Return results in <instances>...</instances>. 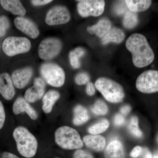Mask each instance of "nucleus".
I'll return each instance as SVG.
<instances>
[{
    "mask_svg": "<svg viewBox=\"0 0 158 158\" xmlns=\"http://www.w3.org/2000/svg\"><path fill=\"white\" fill-rule=\"evenodd\" d=\"M157 141H158V138H157Z\"/></svg>",
    "mask_w": 158,
    "mask_h": 158,
    "instance_id": "79ce46f5",
    "label": "nucleus"
},
{
    "mask_svg": "<svg viewBox=\"0 0 158 158\" xmlns=\"http://www.w3.org/2000/svg\"><path fill=\"white\" fill-rule=\"evenodd\" d=\"M52 1V0H33L31 1V3L34 6H41L48 4Z\"/></svg>",
    "mask_w": 158,
    "mask_h": 158,
    "instance_id": "e433bc0d",
    "label": "nucleus"
},
{
    "mask_svg": "<svg viewBox=\"0 0 158 158\" xmlns=\"http://www.w3.org/2000/svg\"><path fill=\"white\" fill-rule=\"evenodd\" d=\"M13 113L15 115L25 112L29 115L30 118L35 120L38 118L37 112L29 104L25 99L23 98H18L14 102L12 108Z\"/></svg>",
    "mask_w": 158,
    "mask_h": 158,
    "instance_id": "2eb2a0df",
    "label": "nucleus"
},
{
    "mask_svg": "<svg viewBox=\"0 0 158 158\" xmlns=\"http://www.w3.org/2000/svg\"><path fill=\"white\" fill-rule=\"evenodd\" d=\"M131 108L129 105H125L120 109V112L122 115H127L131 112Z\"/></svg>",
    "mask_w": 158,
    "mask_h": 158,
    "instance_id": "4c0bfd02",
    "label": "nucleus"
},
{
    "mask_svg": "<svg viewBox=\"0 0 158 158\" xmlns=\"http://www.w3.org/2000/svg\"><path fill=\"white\" fill-rule=\"evenodd\" d=\"M110 126V123L106 119H102L91 126L88 128V132L90 135H99L104 132Z\"/></svg>",
    "mask_w": 158,
    "mask_h": 158,
    "instance_id": "b1692460",
    "label": "nucleus"
},
{
    "mask_svg": "<svg viewBox=\"0 0 158 158\" xmlns=\"http://www.w3.org/2000/svg\"><path fill=\"white\" fill-rule=\"evenodd\" d=\"M73 158H94L92 154L83 150H77L73 154Z\"/></svg>",
    "mask_w": 158,
    "mask_h": 158,
    "instance_id": "2f4dec72",
    "label": "nucleus"
},
{
    "mask_svg": "<svg viewBox=\"0 0 158 158\" xmlns=\"http://www.w3.org/2000/svg\"><path fill=\"white\" fill-rule=\"evenodd\" d=\"M0 94L7 100H11L15 94L12 79L6 73L0 74Z\"/></svg>",
    "mask_w": 158,
    "mask_h": 158,
    "instance_id": "ddd939ff",
    "label": "nucleus"
},
{
    "mask_svg": "<svg viewBox=\"0 0 158 158\" xmlns=\"http://www.w3.org/2000/svg\"><path fill=\"white\" fill-rule=\"evenodd\" d=\"M85 51L82 48H77L71 51L69 53V61L71 65L73 68L78 69L81 66L80 59L84 56Z\"/></svg>",
    "mask_w": 158,
    "mask_h": 158,
    "instance_id": "393cba45",
    "label": "nucleus"
},
{
    "mask_svg": "<svg viewBox=\"0 0 158 158\" xmlns=\"http://www.w3.org/2000/svg\"><path fill=\"white\" fill-rule=\"evenodd\" d=\"M138 15L136 12L127 10L125 13L123 19V24L126 28L132 29L138 24Z\"/></svg>",
    "mask_w": 158,
    "mask_h": 158,
    "instance_id": "a878e982",
    "label": "nucleus"
},
{
    "mask_svg": "<svg viewBox=\"0 0 158 158\" xmlns=\"http://www.w3.org/2000/svg\"><path fill=\"white\" fill-rule=\"evenodd\" d=\"M45 83L41 78H36L33 87L29 88L25 94V99L27 102L33 103L40 99L44 94Z\"/></svg>",
    "mask_w": 158,
    "mask_h": 158,
    "instance_id": "f8f14e48",
    "label": "nucleus"
},
{
    "mask_svg": "<svg viewBox=\"0 0 158 158\" xmlns=\"http://www.w3.org/2000/svg\"><path fill=\"white\" fill-rule=\"evenodd\" d=\"M31 47V42L26 37H9L3 42L2 49L7 56L11 57L27 52Z\"/></svg>",
    "mask_w": 158,
    "mask_h": 158,
    "instance_id": "39448f33",
    "label": "nucleus"
},
{
    "mask_svg": "<svg viewBox=\"0 0 158 158\" xmlns=\"http://www.w3.org/2000/svg\"><path fill=\"white\" fill-rule=\"evenodd\" d=\"M127 48L131 53L133 62L138 68L146 67L155 59L153 51L144 35L138 33L132 34L126 42Z\"/></svg>",
    "mask_w": 158,
    "mask_h": 158,
    "instance_id": "f257e3e1",
    "label": "nucleus"
},
{
    "mask_svg": "<svg viewBox=\"0 0 158 158\" xmlns=\"http://www.w3.org/2000/svg\"><path fill=\"white\" fill-rule=\"evenodd\" d=\"M125 2L128 9L136 13L146 11L152 3V1L149 0H127Z\"/></svg>",
    "mask_w": 158,
    "mask_h": 158,
    "instance_id": "5701e85b",
    "label": "nucleus"
},
{
    "mask_svg": "<svg viewBox=\"0 0 158 158\" xmlns=\"http://www.w3.org/2000/svg\"><path fill=\"white\" fill-rule=\"evenodd\" d=\"M70 13L66 7L56 6L48 11L45 22L48 25H58L68 23L70 20Z\"/></svg>",
    "mask_w": 158,
    "mask_h": 158,
    "instance_id": "9d476101",
    "label": "nucleus"
},
{
    "mask_svg": "<svg viewBox=\"0 0 158 158\" xmlns=\"http://www.w3.org/2000/svg\"><path fill=\"white\" fill-rule=\"evenodd\" d=\"M13 137L18 151L23 156L31 158L35 155L38 146L37 140L26 128L22 126L16 127L13 131Z\"/></svg>",
    "mask_w": 158,
    "mask_h": 158,
    "instance_id": "f03ea898",
    "label": "nucleus"
},
{
    "mask_svg": "<svg viewBox=\"0 0 158 158\" xmlns=\"http://www.w3.org/2000/svg\"><path fill=\"white\" fill-rule=\"evenodd\" d=\"M73 123L76 126L81 125L90 118L88 110L81 105H77L73 109Z\"/></svg>",
    "mask_w": 158,
    "mask_h": 158,
    "instance_id": "4be33fe9",
    "label": "nucleus"
},
{
    "mask_svg": "<svg viewBox=\"0 0 158 158\" xmlns=\"http://www.w3.org/2000/svg\"><path fill=\"white\" fill-rule=\"evenodd\" d=\"M105 158H125V153L123 144L118 140L111 141L105 148Z\"/></svg>",
    "mask_w": 158,
    "mask_h": 158,
    "instance_id": "dca6fc26",
    "label": "nucleus"
},
{
    "mask_svg": "<svg viewBox=\"0 0 158 158\" xmlns=\"http://www.w3.org/2000/svg\"><path fill=\"white\" fill-rule=\"evenodd\" d=\"M6 120V113L4 106L0 101V130L3 127Z\"/></svg>",
    "mask_w": 158,
    "mask_h": 158,
    "instance_id": "72a5a7b5",
    "label": "nucleus"
},
{
    "mask_svg": "<svg viewBox=\"0 0 158 158\" xmlns=\"http://www.w3.org/2000/svg\"><path fill=\"white\" fill-rule=\"evenodd\" d=\"M153 158H158V155H155L153 157Z\"/></svg>",
    "mask_w": 158,
    "mask_h": 158,
    "instance_id": "a19ab883",
    "label": "nucleus"
},
{
    "mask_svg": "<svg viewBox=\"0 0 158 158\" xmlns=\"http://www.w3.org/2000/svg\"><path fill=\"white\" fill-rule=\"evenodd\" d=\"M78 2L77 11L82 17H87L90 16L97 17L101 15L104 11V1L83 0Z\"/></svg>",
    "mask_w": 158,
    "mask_h": 158,
    "instance_id": "6e6552de",
    "label": "nucleus"
},
{
    "mask_svg": "<svg viewBox=\"0 0 158 158\" xmlns=\"http://www.w3.org/2000/svg\"><path fill=\"white\" fill-rule=\"evenodd\" d=\"M143 151V148L140 146H136L132 149L130 153V156L133 158H138Z\"/></svg>",
    "mask_w": 158,
    "mask_h": 158,
    "instance_id": "f704fd0d",
    "label": "nucleus"
},
{
    "mask_svg": "<svg viewBox=\"0 0 158 158\" xmlns=\"http://www.w3.org/2000/svg\"><path fill=\"white\" fill-rule=\"evenodd\" d=\"M136 87L142 93L151 94L158 92V71L148 70L138 77Z\"/></svg>",
    "mask_w": 158,
    "mask_h": 158,
    "instance_id": "0eeeda50",
    "label": "nucleus"
},
{
    "mask_svg": "<svg viewBox=\"0 0 158 158\" xmlns=\"http://www.w3.org/2000/svg\"><path fill=\"white\" fill-rule=\"evenodd\" d=\"M86 93L89 96H92L95 93V85L91 82H89L87 84L86 87Z\"/></svg>",
    "mask_w": 158,
    "mask_h": 158,
    "instance_id": "c9c22d12",
    "label": "nucleus"
},
{
    "mask_svg": "<svg viewBox=\"0 0 158 158\" xmlns=\"http://www.w3.org/2000/svg\"><path fill=\"white\" fill-rule=\"evenodd\" d=\"M32 73V69L29 67L15 70L11 75L15 86L19 89H23L29 83Z\"/></svg>",
    "mask_w": 158,
    "mask_h": 158,
    "instance_id": "4468645a",
    "label": "nucleus"
},
{
    "mask_svg": "<svg viewBox=\"0 0 158 158\" xmlns=\"http://www.w3.org/2000/svg\"><path fill=\"white\" fill-rule=\"evenodd\" d=\"M128 130L133 136L137 138H141L143 133L139 127V121L137 116H133L130 119L128 125Z\"/></svg>",
    "mask_w": 158,
    "mask_h": 158,
    "instance_id": "bb28decb",
    "label": "nucleus"
},
{
    "mask_svg": "<svg viewBox=\"0 0 158 158\" xmlns=\"http://www.w3.org/2000/svg\"></svg>",
    "mask_w": 158,
    "mask_h": 158,
    "instance_id": "37998d69",
    "label": "nucleus"
},
{
    "mask_svg": "<svg viewBox=\"0 0 158 158\" xmlns=\"http://www.w3.org/2000/svg\"><path fill=\"white\" fill-rule=\"evenodd\" d=\"M125 120L124 117L123 115L120 113H117L114 117L113 119V123L116 126H121L124 124Z\"/></svg>",
    "mask_w": 158,
    "mask_h": 158,
    "instance_id": "473e14b6",
    "label": "nucleus"
},
{
    "mask_svg": "<svg viewBox=\"0 0 158 158\" xmlns=\"http://www.w3.org/2000/svg\"><path fill=\"white\" fill-rule=\"evenodd\" d=\"M125 37L124 32L121 29L117 27L111 28L107 34L102 38V43L103 45L110 42L120 44L124 40Z\"/></svg>",
    "mask_w": 158,
    "mask_h": 158,
    "instance_id": "aec40b11",
    "label": "nucleus"
},
{
    "mask_svg": "<svg viewBox=\"0 0 158 158\" xmlns=\"http://www.w3.org/2000/svg\"><path fill=\"white\" fill-rule=\"evenodd\" d=\"M127 8L125 1H118L115 4L113 10L117 15H121L126 12Z\"/></svg>",
    "mask_w": 158,
    "mask_h": 158,
    "instance_id": "c756f323",
    "label": "nucleus"
},
{
    "mask_svg": "<svg viewBox=\"0 0 158 158\" xmlns=\"http://www.w3.org/2000/svg\"><path fill=\"white\" fill-rule=\"evenodd\" d=\"M14 24L18 29L33 39L37 38L39 35L37 26L31 20L19 16L14 20Z\"/></svg>",
    "mask_w": 158,
    "mask_h": 158,
    "instance_id": "9b49d317",
    "label": "nucleus"
},
{
    "mask_svg": "<svg viewBox=\"0 0 158 158\" xmlns=\"http://www.w3.org/2000/svg\"><path fill=\"white\" fill-rule=\"evenodd\" d=\"M92 113L98 116H104L107 114L109 109L106 104L101 100H98L91 108Z\"/></svg>",
    "mask_w": 158,
    "mask_h": 158,
    "instance_id": "cd10ccee",
    "label": "nucleus"
},
{
    "mask_svg": "<svg viewBox=\"0 0 158 158\" xmlns=\"http://www.w3.org/2000/svg\"><path fill=\"white\" fill-rule=\"evenodd\" d=\"M2 158H19L11 153L9 152H4L2 154Z\"/></svg>",
    "mask_w": 158,
    "mask_h": 158,
    "instance_id": "58836bf2",
    "label": "nucleus"
},
{
    "mask_svg": "<svg viewBox=\"0 0 158 158\" xmlns=\"http://www.w3.org/2000/svg\"><path fill=\"white\" fill-rule=\"evenodd\" d=\"M144 158H152L151 153L147 148H145L144 150Z\"/></svg>",
    "mask_w": 158,
    "mask_h": 158,
    "instance_id": "ea45409f",
    "label": "nucleus"
},
{
    "mask_svg": "<svg viewBox=\"0 0 158 158\" xmlns=\"http://www.w3.org/2000/svg\"><path fill=\"white\" fill-rule=\"evenodd\" d=\"M90 77L88 74L81 73L78 74L75 78V82L78 85H85L88 84L90 81Z\"/></svg>",
    "mask_w": 158,
    "mask_h": 158,
    "instance_id": "7c9ffc66",
    "label": "nucleus"
},
{
    "mask_svg": "<svg viewBox=\"0 0 158 158\" xmlns=\"http://www.w3.org/2000/svg\"><path fill=\"white\" fill-rule=\"evenodd\" d=\"M83 141L87 147L97 152L103 150L106 146V139L100 135H87Z\"/></svg>",
    "mask_w": 158,
    "mask_h": 158,
    "instance_id": "f3484780",
    "label": "nucleus"
},
{
    "mask_svg": "<svg viewBox=\"0 0 158 158\" xmlns=\"http://www.w3.org/2000/svg\"><path fill=\"white\" fill-rule=\"evenodd\" d=\"M0 4L6 11L15 15L22 16L25 15L26 10L20 1L18 0H1Z\"/></svg>",
    "mask_w": 158,
    "mask_h": 158,
    "instance_id": "6ab92c4d",
    "label": "nucleus"
},
{
    "mask_svg": "<svg viewBox=\"0 0 158 158\" xmlns=\"http://www.w3.org/2000/svg\"><path fill=\"white\" fill-rule=\"evenodd\" d=\"M40 73L49 85L55 87H62L65 81L64 71L54 63L44 64L40 68Z\"/></svg>",
    "mask_w": 158,
    "mask_h": 158,
    "instance_id": "423d86ee",
    "label": "nucleus"
},
{
    "mask_svg": "<svg viewBox=\"0 0 158 158\" xmlns=\"http://www.w3.org/2000/svg\"><path fill=\"white\" fill-rule=\"evenodd\" d=\"M112 28V24L109 19H102L96 24L87 28V31L90 34H94L98 37L102 38Z\"/></svg>",
    "mask_w": 158,
    "mask_h": 158,
    "instance_id": "a211bd4d",
    "label": "nucleus"
},
{
    "mask_svg": "<svg viewBox=\"0 0 158 158\" xmlns=\"http://www.w3.org/2000/svg\"><path fill=\"white\" fill-rule=\"evenodd\" d=\"M10 27V23L8 18L5 15L0 16V37L4 36L6 30Z\"/></svg>",
    "mask_w": 158,
    "mask_h": 158,
    "instance_id": "c85d7f7f",
    "label": "nucleus"
},
{
    "mask_svg": "<svg viewBox=\"0 0 158 158\" xmlns=\"http://www.w3.org/2000/svg\"><path fill=\"white\" fill-rule=\"evenodd\" d=\"M55 137L56 144L63 149H79L84 146L79 133L73 128L61 127L56 131Z\"/></svg>",
    "mask_w": 158,
    "mask_h": 158,
    "instance_id": "20e7f679",
    "label": "nucleus"
},
{
    "mask_svg": "<svg viewBox=\"0 0 158 158\" xmlns=\"http://www.w3.org/2000/svg\"><path fill=\"white\" fill-rule=\"evenodd\" d=\"M95 87L110 102L117 103L122 102L124 98V91L122 86L111 79L99 78L95 82Z\"/></svg>",
    "mask_w": 158,
    "mask_h": 158,
    "instance_id": "7ed1b4c3",
    "label": "nucleus"
},
{
    "mask_svg": "<svg viewBox=\"0 0 158 158\" xmlns=\"http://www.w3.org/2000/svg\"><path fill=\"white\" fill-rule=\"evenodd\" d=\"M62 47V43L59 39L56 38H46L42 40L40 44L38 55L43 60H50L60 53Z\"/></svg>",
    "mask_w": 158,
    "mask_h": 158,
    "instance_id": "1a4fd4ad",
    "label": "nucleus"
},
{
    "mask_svg": "<svg viewBox=\"0 0 158 158\" xmlns=\"http://www.w3.org/2000/svg\"><path fill=\"white\" fill-rule=\"evenodd\" d=\"M60 98V94L57 91L51 90L46 93L43 98L42 109L44 113H49L52 110L55 103Z\"/></svg>",
    "mask_w": 158,
    "mask_h": 158,
    "instance_id": "412c9836",
    "label": "nucleus"
}]
</instances>
